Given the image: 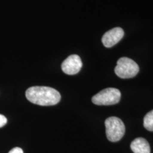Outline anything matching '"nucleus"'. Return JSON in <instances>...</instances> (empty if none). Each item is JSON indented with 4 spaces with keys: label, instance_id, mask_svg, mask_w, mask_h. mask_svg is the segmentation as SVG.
Wrapping results in <instances>:
<instances>
[{
    "label": "nucleus",
    "instance_id": "obj_5",
    "mask_svg": "<svg viewBox=\"0 0 153 153\" xmlns=\"http://www.w3.org/2000/svg\"><path fill=\"white\" fill-rule=\"evenodd\" d=\"M82 67L81 58L77 55H70L62 63V70L65 73L70 75L77 74Z\"/></svg>",
    "mask_w": 153,
    "mask_h": 153
},
{
    "label": "nucleus",
    "instance_id": "obj_9",
    "mask_svg": "<svg viewBox=\"0 0 153 153\" xmlns=\"http://www.w3.org/2000/svg\"><path fill=\"white\" fill-rule=\"evenodd\" d=\"M7 123V118L3 115L0 114V128L4 126Z\"/></svg>",
    "mask_w": 153,
    "mask_h": 153
},
{
    "label": "nucleus",
    "instance_id": "obj_10",
    "mask_svg": "<svg viewBox=\"0 0 153 153\" xmlns=\"http://www.w3.org/2000/svg\"><path fill=\"white\" fill-rule=\"evenodd\" d=\"M9 153H24V151H23L22 148L16 147V148L11 149L9 152Z\"/></svg>",
    "mask_w": 153,
    "mask_h": 153
},
{
    "label": "nucleus",
    "instance_id": "obj_6",
    "mask_svg": "<svg viewBox=\"0 0 153 153\" xmlns=\"http://www.w3.org/2000/svg\"><path fill=\"white\" fill-rule=\"evenodd\" d=\"M124 36V30L120 27L114 28L105 33L102 37V43L106 48H111L117 44Z\"/></svg>",
    "mask_w": 153,
    "mask_h": 153
},
{
    "label": "nucleus",
    "instance_id": "obj_3",
    "mask_svg": "<svg viewBox=\"0 0 153 153\" xmlns=\"http://www.w3.org/2000/svg\"><path fill=\"white\" fill-rule=\"evenodd\" d=\"M139 72V66L135 61L126 57H120L115 68V73L122 79H130Z\"/></svg>",
    "mask_w": 153,
    "mask_h": 153
},
{
    "label": "nucleus",
    "instance_id": "obj_8",
    "mask_svg": "<svg viewBox=\"0 0 153 153\" xmlns=\"http://www.w3.org/2000/svg\"><path fill=\"white\" fill-rule=\"evenodd\" d=\"M143 126L148 131H153V110L145 115L143 120Z\"/></svg>",
    "mask_w": 153,
    "mask_h": 153
},
{
    "label": "nucleus",
    "instance_id": "obj_7",
    "mask_svg": "<svg viewBox=\"0 0 153 153\" xmlns=\"http://www.w3.org/2000/svg\"><path fill=\"white\" fill-rule=\"evenodd\" d=\"M131 149L134 153H150V145L143 137H137L132 141Z\"/></svg>",
    "mask_w": 153,
    "mask_h": 153
},
{
    "label": "nucleus",
    "instance_id": "obj_2",
    "mask_svg": "<svg viewBox=\"0 0 153 153\" xmlns=\"http://www.w3.org/2000/svg\"><path fill=\"white\" fill-rule=\"evenodd\" d=\"M107 138L111 142L119 141L125 134L126 128L123 122L119 118L111 116L105 120Z\"/></svg>",
    "mask_w": 153,
    "mask_h": 153
},
{
    "label": "nucleus",
    "instance_id": "obj_4",
    "mask_svg": "<svg viewBox=\"0 0 153 153\" xmlns=\"http://www.w3.org/2000/svg\"><path fill=\"white\" fill-rule=\"evenodd\" d=\"M121 94L118 89L116 88H106L103 89L91 99L94 104L99 106H109L118 104L120 100Z\"/></svg>",
    "mask_w": 153,
    "mask_h": 153
},
{
    "label": "nucleus",
    "instance_id": "obj_1",
    "mask_svg": "<svg viewBox=\"0 0 153 153\" xmlns=\"http://www.w3.org/2000/svg\"><path fill=\"white\" fill-rule=\"evenodd\" d=\"M26 97L30 102L40 106H53L61 99L60 94L56 89L48 87H31L26 90Z\"/></svg>",
    "mask_w": 153,
    "mask_h": 153
}]
</instances>
